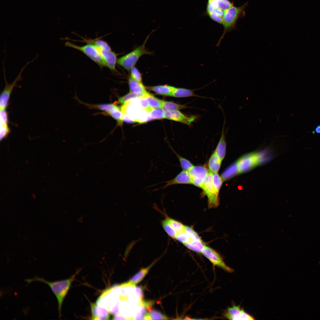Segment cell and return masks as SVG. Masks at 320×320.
I'll return each instance as SVG.
<instances>
[{"label": "cell", "instance_id": "obj_22", "mask_svg": "<svg viewBox=\"0 0 320 320\" xmlns=\"http://www.w3.org/2000/svg\"><path fill=\"white\" fill-rule=\"evenodd\" d=\"M194 89H190L182 88L175 87L171 95L176 97H201L195 94Z\"/></svg>", "mask_w": 320, "mask_h": 320}, {"label": "cell", "instance_id": "obj_39", "mask_svg": "<svg viewBox=\"0 0 320 320\" xmlns=\"http://www.w3.org/2000/svg\"><path fill=\"white\" fill-rule=\"evenodd\" d=\"M115 105L114 104L111 103H106L96 105L95 106V107L101 111L106 112L108 113Z\"/></svg>", "mask_w": 320, "mask_h": 320}, {"label": "cell", "instance_id": "obj_5", "mask_svg": "<svg viewBox=\"0 0 320 320\" xmlns=\"http://www.w3.org/2000/svg\"><path fill=\"white\" fill-rule=\"evenodd\" d=\"M38 55L37 54L36 57L31 61L28 62L21 69L17 77L13 81L11 84H9L7 80L4 67L3 66L4 77L5 83V87L1 92L0 97V109H6L8 105L10 95L14 87L17 86V83L19 81L22 79L21 74L27 66L31 63L35 61L38 57Z\"/></svg>", "mask_w": 320, "mask_h": 320}, {"label": "cell", "instance_id": "obj_44", "mask_svg": "<svg viewBox=\"0 0 320 320\" xmlns=\"http://www.w3.org/2000/svg\"><path fill=\"white\" fill-rule=\"evenodd\" d=\"M316 133L318 134H320V125H317L315 128L314 131H313L312 133Z\"/></svg>", "mask_w": 320, "mask_h": 320}, {"label": "cell", "instance_id": "obj_29", "mask_svg": "<svg viewBox=\"0 0 320 320\" xmlns=\"http://www.w3.org/2000/svg\"><path fill=\"white\" fill-rule=\"evenodd\" d=\"M165 111L163 109L153 108L150 112V116L152 119H160L165 118Z\"/></svg>", "mask_w": 320, "mask_h": 320}, {"label": "cell", "instance_id": "obj_8", "mask_svg": "<svg viewBox=\"0 0 320 320\" xmlns=\"http://www.w3.org/2000/svg\"><path fill=\"white\" fill-rule=\"evenodd\" d=\"M233 5L229 0H208L206 14L215 16L223 15L224 11Z\"/></svg>", "mask_w": 320, "mask_h": 320}, {"label": "cell", "instance_id": "obj_10", "mask_svg": "<svg viewBox=\"0 0 320 320\" xmlns=\"http://www.w3.org/2000/svg\"><path fill=\"white\" fill-rule=\"evenodd\" d=\"M191 178L192 184L202 188L204 181L209 172L204 166H193L188 171Z\"/></svg>", "mask_w": 320, "mask_h": 320}, {"label": "cell", "instance_id": "obj_7", "mask_svg": "<svg viewBox=\"0 0 320 320\" xmlns=\"http://www.w3.org/2000/svg\"><path fill=\"white\" fill-rule=\"evenodd\" d=\"M204 194L207 196L208 207L215 208L219 204V193L215 190L212 181V173L209 171L204 181L201 188Z\"/></svg>", "mask_w": 320, "mask_h": 320}, {"label": "cell", "instance_id": "obj_38", "mask_svg": "<svg viewBox=\"0 0 320 320\" xmlns=\"http://www.w3.org/2000/svg\"><path fill=\"white\" fill-rule=\"evenodd\" d=\"M175 239L183 244L188 243L191 240L185 231L177 233Z\"/></svg>", "mask_w": 320, "mask_h": 320}, {"label": "cell", "instance_id": "obj_23", "mask_svg": "<svg viewBox=\"0 0 320 320\" xmlns=\"http://www.w3.org/2000/svg\"><path fill=\"white\" fill-rule=\"evenodd\" d=\"M82 41L87 44L94 45L99 49L111 50V47L106 41L99 39H92L83 38Z\"/></svg>", "mask_w": 320, "mask_h": 320}, {"label": "cell", "instance_id": "obj_6", "mask_svg": "<svg viewBox=\"0 0 320 320\" xmlns=\"http://www.w3.org/2000/svg\"><path fill=\"white\" fill-rule=\"evenodd\" d=\"M260 154L252 152L240 157L236 161L239 174L248 171L260 164L263 161Z\"/></svg>", "mask_w": 320, "mask_h": 320}, {"label": "cell", "instance_id": "obj_15", "mask_svg": "<svg viewBox=\"0 0 320 320\" xmlns=\"http://www.w3.org/2000/svg\"><path fill=\"white\" fill-rule=\"evenodd\" d=\"M98 49L106 63V66L112 71L116 72V66L118 54L112 50Z\"/></svg>", "mask_w": 320, "mask_h": 320}, {"label": "cell", "instance_id": "obj_31", "mask_svg": "<svg viewBox=\"0 0 320 320\" xmlns=\"http://www.w3.org/2000/svg\"><path fill=\"white\" fill-rule=\"evenodd\" d=\"M172 227L177 233L184 231V225L180 222L168 217H166Z\"/></svg>", "mask_w": 320, "mask_h": 320}, {"label": "cell", "instance_id": "obj_11", "mask_svg": "<svg viewBox=\"0 0 320 320\" xmlns=\"http://www.w3.org/2000/svg\"><path fill=\"white\" fill-rule=\"evenodd\" d=\"M224 316L230 320H252L254 317L246 313L239 305H233L228 308L224 313Z\"/></svg>", "mask_w": 320, "mask_h": 320}, {"label": "cell", "instance_id": "obj_28", "mask_svg": "<svg viewBox=\"0 0 320 320\" xmlns=\"http://www.w3.org/2000/svg\"><path fill=\"white\" fill-rule=\"evenodd\" d=\"M172 150L178 158L183 170L188 171L193 166L189 161L180 156L172 148Z\"/></svg>", "mask_w": 320, "mask_h": 320}, {"label": "cell", "instance_id": "obj_41", "mask_svg": "<svg viewBox=\"0 0 320 320\" xmlns=\"http://www.w3.org/2000/svg\"><path fill=\"white\" fill-rule=\"evenodd\" d=\"M135 292L138 297L139 301L143 300L144 295L143 289L140 287L136 286L135 287Z\"/></svg>", "mask_w": 320, "mask_h": 320}, {"label": "cell", "instance_id": "obj_3", "mask_svg": "<svg viewBox=\"0 0 320 320\" xmlns=\"http://www.w3.org/2000/svg\"><path fill=\"white\" fill-rule=\"evenodd\" d=\"M154 31L153 30L147 36L142 45L132 52L119 58L117 61L118 64L129 71L134 66L141 57L145 55L151 54V52L147 49L145 44L151 33Z\"/></svg>", "mask_w": 320, "mask_h": 320}, {"label": "cell", "instance_id": "obj_33", "mask_svg": "<svg viewBox=\"0 0 320 320\" xmlns=\"http://www.w3.org/2000/svg\"><path fill=\"white\" fill-rule=\"evenodd\" d=\"M212 181L215 190L219 193L223 182L222 179L217 173H212Z\"/></svg>", "mask_w": 320, "mask_h": 320}, {"label": "cell", "instance_id": "obj_26", "mask_svg": "<svg viewBox=\"0 0 320 320\" xmlns=\"http://www.w3.org/2000/svg\"><path fill=\"white\" fill-rule=\"evenodd\" d=\"M184 244L188 249L198 253H201L205 245L202 241L193 240Z\"/></svg>", "mask_w": 320, "mask_h": 320}, {"label": "cell", "instance_id": "obj_4", "mask_svg": "<svg viewBox=\"0 0 320 320\" xmlns=\"http://www.w3.org/2000/svg\"><path fill=\"white\" fill-rule=\"evenodd\" d=\"M65 45L66 47L75 49L83 52L100 67L106 66V63L99 49L94 45L87 44L83 46H79L67 41L65 42Z\"/></svg>", "mask_w": 320, "mask_h": 320}, {"label": "cell", "instance_id": "obj_18", "mask_svg": "<svg viewBox=\"0 0 320 320\" xmlns=\"http://www.w3.org/2000/svg\"><path fill=\"white\" fill-rule=\"evenodd\" d=\"M157 261V260H155L147 267L141 268L138 272L135 274L128 281L135 286L140 282L145 277L150 269L156 263Z\"/></svg>", "mask_w": 320, "mask_h": 320}, {"label": "cell", "instance_id": "obj_36", "mask_svg": "<svg viewBox=\"0 0 320 320\" xmlns=\"http://www.w3.org/2000/svg\"><path fill=\"white\" fill-rule=\"evenodd\" d=\"M130 71V76L137 81L142 83L141 74L137 68L134 66L131 69Z\"/></svg>", "mask_w": 320, "mask_h": 320}, {"label": "cell", "instance_id": "obj_43", "mask_svg": "<svg viewBox=\"0 0 320 320\" xmlns=\"http://www.w3.org/2000/svg\"><path fill=\"white\" fill-rule=\"evenodd\" d=\"M113 319L117 320V319H122V320H127V319L123 315L121 314H117L114 315L113 318Z\"/></svg>", "mask_w": 320, "mask_h": 320}, {"label": "cell", "instance_id": "obj_13", "mask_svg": "<svg viewBox=\"0 0 320 320\" xmlns=\"http://www.w3.org/2000/svg\"><path fill=\"white\" fill-rule=\"evenodd\" d=\"M165 183L166 184L159 188L154 190V191L166 188L169 186L178 184H192L191 178L188 171L183 170L179 173L175 177L169 180L159 183Z\"/></svg>", "mask_w": 320, "mask_h": 320}, {"label": "cell", "instance_id": "obj_17", "mask_svg": "<svg viewBox=\"0 0 320 320\" xmlns=\"http://www.w3.org/2000/svg\"><path fill=\"white\" fill-rule=\"evenodd\" d=\"M225 123H224L223 124L219 141L214 151L215 153L222 161L224 159L226 153V142L224 130Z\"/></svg>", "mask_w": 320, "mask_h": 320}, {"label": "cell", "instance_id": "obj_25", "mask_svg": "<svg viewBox=\"0 0 320 320\" xmlns=\"http://www.w3.org/2000/svg\"><path fill=\"white\" fill-rule=\"evenodd\" d=\"M107 113L115 119L119 124H122L123 114L121 108L115 105Z\"/></svg>", "mask_w": 320, "mask_h": 320}, {"label": "cell", "instance_id": "obj_9", "mask_svg": "<svg viewBox=\"0 0 320 320\" xmlns=\"http://www.w3.org/2000/svg\"><path fill=\"white\" fill-rule=\"evenodd\" d=\"M201 253L213 264L225 271L231 273L233 270L228 266L220 255L212 248L205 245Z\"/></svg>", "mask_w": 320, "mask_h": 320}, {"label": "cell", "instance_id": "obj_2", "mask_svg": "<svg viewBox=\"0 0 320 320\" xmlns=\"http://www.w3.org/2000/svg\"><path fill=\"white\" fill-rule=\"evenodd\" d=\"M248 5V2L239 7L233 5L224 11L222 24L224 30L216 46L218 47L225 34L228 32L236 29V25L238 20L243 18L245 15V9Z\"/></svg>", "mask_w": 320, "mask_h": 320}, {"label": "cell", "instance_id": "obj_24", "mask_svg": "<svg viewBox=\"0 0 320 320\" xmlns=\"http://www.w3.org/2000/svg\"><path fill=\"white\" fill-rule=\"evenodd\" d=\"M188 108L186 105L178 104L171 102L163 101L162 108L165 111L179 110Z\"/></svg>", "mask_w": 320, "mask_h": 320}, {"label": "cell", "instance_id": "obj_42", "mask_svg": "<svg viewBox=\"0 0 320 320\" xmlns=\"http://www.w3.org/2000/svg\"><path fill=\"white\" fill-rule=\"evenodd\" d=\"M123 121L127 123L136 122L134 119L129 115L126 113H123Z\"/></svg>", "mask_w": 320, "mask_h": 320}, {"label": "cell", "instance_id": "obj_40", "mask_svg": "<svg viewBox=\"0 0 320 320\" xmlns=\"http://www.w3.org/2000/svg\"><path fill=\"white\" fill-rule=\"evenodd\" d=\"M6 109H0V122L8 124V114Z\"/></svg>", "mask_w": 320, "mask_h": 320}, {"label": "cell", "instance_id": "obj_34", "mask_svg": "<svg viewBox=\"0 0 320 320\" xmlns=\"http://www.w3.org/2000/svg\"><path fill=\"white\" fill-rule=\"evenodd\" d=\"M184 231L190 237L191 240L202 241L198 234L191 228L185 225Z\"/></svg>", "mask_w": 320, "mask_h": 320}, {"label": "cell", "instance_id": "obj_21", "mask_svg": "<svg viewBox=\"0 0 320 320\" xmlns=\"http://www.w3.org/2000/svg\"><path fill=\"white\" fill-rule=\"evenodd\" d=\"M222 161V160L214 151L208 161V166L210 171L213 173H218Z\"/></svg>", "mask_w": 320, "mask_h": 320}, {"label": "cell", "instance_id": "obj_1", "mask_svg": "<svg viewBox=\"0 0 320 320\" xmlns=\"http://www.w3.org/2000/svg\"><path fill=\"white\" fill-rule=\"evenodd\" d=\"M80 270L77 271L70 277L62 280L52 281H49L42 277L35 276L32 278L25 279L24 281L29 284L34 281H39L44 283L49 286L57 300L59 318H60L62 316V305L65 297L76 276L79 272Z\"/></svg>", "mask_w": 320, "mask_h": 320}, {"label": "cell", "instance_id": "obj_20", "mask_svg": "<svg viewBox=\"0 0 320 320\" xmlns=\"http://www.w3.org/2000/svg\"><path fill=\"white\" fill-rule=\"evenodd\" d=\"M239 174L236 161L228 167L222 174L221 177L223 181L228 180Z\"/></svg>", "mask_w": 320, "mask_h": 320}, {"label": "cell", "instance_id": "obj_37", "mask_svg": "<svg viewBox=\"0 0 320 320\" xmlns=\"http://www.w3.org/2000/svg\"><path fill=\"white\" fill-rule=\"evenodd\" d=\"M151 320H167V317L159 311L155 310H152L148 313Z\"/></svg>", "mask_w": 320, "mask_h": 320}, {"label": "cell", "instance_id": "obj_16", "mask_svg": "<svg viewBox=\"0 0 320 320\" xmlns=\"http://www.w3.org/2000/svg\"><path fill=\"white\" fill-rule=\"evenodd\" d=\"M128 84L130 92L143 95L149 93L142 83L137 81L130 76L128 79Z\"/></svg>", "mask_w": 320, "mask_h": 320}, {"label": "cell", "instance_id": "obj_19", "mask_svg": "<svg viewBox=\"0 0 320 320\" xmlns=\"http://www.w3.org/2000/svg\"><path fill=\"white\" fill-rule=\"evenodd\" d=\"M175 88L167 85L147 87V88L157 94L170 96Z\"/></svg>", "mask_w": 320, "mask_h": 320}, {"label": "cell", "instance_id": "obj_27", "mask_svg": "<svg viewBox=\"0 0 320 320\" xmlns=\"http://www.w3.org/2000/svg\"><path fill=\"white\" fill-rule=\"evenodd\" d=\"M161 224L167 235L171 238L175 239L177 233L169 223L166 218L161 221Z\"/></svg>", "mask_w": 320, "mask_h": 320}, {"label": "cell", "instance_id": "obj_12", "mask_svg": "<svg viewBox=\"0 0 320 320\" xmlns=\"http://www.w3.org/2000/svg\"><path fill=\"white\" fill-rule=\"evenodd\" d=\"M198 118L197 115H186L179 110L167 111L165 113V118L180 122L189 126H190Z\"/></svg>", "mask_w": 320, "mask_h": 320}, {"label": "cell", "instance_id": "obj_14", "mask_svg": "<svg viewBox=\"0 0 320 320\" xmlns=\"http://www.w3.org/2000/svg\"><path fill=\"white\" fill-rule=\"evenodd\" d=\"M92 319L108 320L110 318L109 311L107 308L99 305L96 303L91 305Z\"/></svg>", "mask_w": 320, "mask_h": 320}, {"label": "cell", "instance_id": "obj_30", "mask_svg": "<svg viewBox=\"0 0 320 320\" xmlns=\"http://www.w3.org/2000/svg\"><path fill=\"white\" fill-rule=\"evenodd\" d=\"M150 106L153 108H162L163 100H159L148 93L146 97Z\"/></svg>", "mask_w": 320, "mask_h": 320}, {"label": "cell", "instance_id": "obj_35", "mask_svg": "<svg viewBox=\"0 0 320 320\" xmlns=\"http://www.w3.org/2000/svg\"><path fill=\"white\" fill-rule=\"evenodd\" d=\"M10 130L8 124L0 122V140L7 137L10 133Z\"/></svg>", "mask_w": 320, "mask_h": 320}, {"label": "cell", "instance_id": "obj_32", "mask_svg": "<svg viewBox=\"0 0 320 320\" xmlns=\"http://www.w3.org/2000/svg\"><path fill=\"white\" fill-rule=\"evenodd\" d=\"M145 95L139 94L130 92L126 95L119 97L118 99V102L119 103L124 104L127 101L133 99L143 97L145 96Z\"/></svg>", "mask_w": 320, "mask_h": 320}]
</instances>
